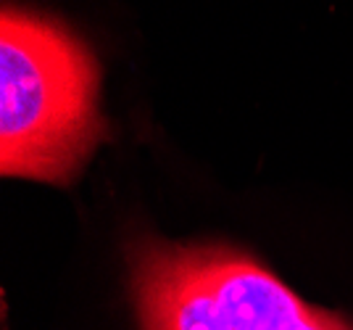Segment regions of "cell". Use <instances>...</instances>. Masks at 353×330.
I'll use <instances>...</instances> for the list:
<instances>
[{"label": "cell", "mask_w": 353, "mask_h": 330, "mask_svg": "<svg viewBox=\"0 0 353 330\" xmlns=\"http://www.w3.org/2000/svg\"><path fill=\"white\" fill-rule=\"evenodd\" d=\"M101 66L56 16L6 3L0 16V172L72 185L105 137Z\"/></svg>", "instance_id": "obj_1"}, {"label": "cell", "mask_w": 353, "mask_h": 330, "mask_svg": "<svg viewBox=\"0 0 353 330\" xmlns=\"http://www.w3.org/2000/svg\"><path fill=\"white\" fill-rule=\"evenodd\" d=\"M127 262L143 330H353L227 243L137 235Z\"/></svg>", "instance_id": "obj_2"}]
</instances>
